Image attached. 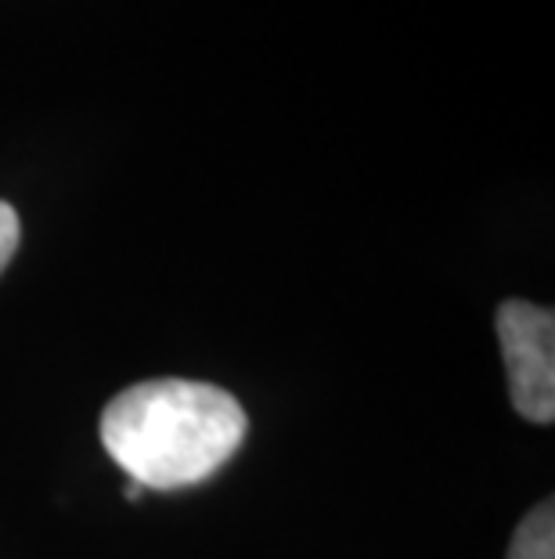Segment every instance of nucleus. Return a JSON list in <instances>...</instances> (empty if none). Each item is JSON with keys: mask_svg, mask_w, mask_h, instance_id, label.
<instances>
[{"mask_svg": "<svg viewBox=\"0 0 555 559\" xmlns=\"http://www.w3.org/2000/svg\"><path fill=\"white\" fill-rule=\"evenodd\" d=\"M250 419L239 397L195 379H148L101 412L109 459L145 491L203 484L242 448Z\"/></svg>", "mask_w": 555, "mask_h": 559, "instance_id": "obj_1", "label": "nucleus"}, {"mask_svg": "<svg viewBox=\"0 0 555 559\" xmlns=\"http://www.w3.org/2000/svg\"><path fill=\"white\" fill-rule=\"evenodd\" d=\"M498 343L509 397L527 423L548 426L555 419V314L552 307L505 300L498 307Z\"/></svg>", "mask_w": 555, "mask_h": 559, "instance_id": "obj_2", "label": "nucleus"}, {"mask_svg": "<svg viewBox=\"0 0 555 559\" xmlns=\"http://www.w3.org/2000/svg\"><path fill=\"white\" fill-rule=\"evenodd\" d=\"M509 559H555V506L545 498L523 516L512 534Z\"/></svg>", "mask_w": 555, "mask_h": 559, "instance_id": "obj_3", "label": "nucleus"}, {"mask_svg": "<svg viewBox=\"0 0 555 559\" xmlns=\"http://www.w3.org/2000/svg\"><path fill=\"white\" fill-rule=\"evenodd\" d=\"M22 242V224H19V213L11 202L0 199V275H4V267L11 264V257H15V249Z\"/></svg>", "mask_w": 555, "mask_h": 559, "instance_id": "obj_4", "label": "nucleus"}, {"mask_svg": "<svg viewBox=\"0 0 555 559\" xmlns=\"http://www.w3.org/2000/svg\"><path fill=\"white\" fill-rule=\"evenodd\" d=\"M123 495H126V502H141V498H145V487H141V484H134V480H126Z\"/></svg>", "mask_w": 555, "mask_h": 559, "instance_id": "obj_5", "label": "nucleus"}]
</instances>
